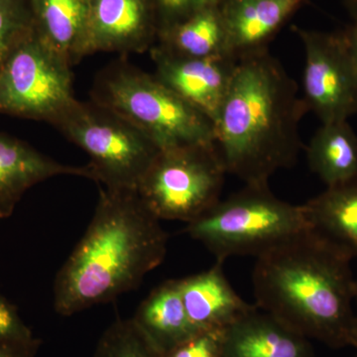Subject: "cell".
Wrapping results in <instances>:
<instances>
[{
    "label": "cell",
    "instance_id": "obj_20",
    "mask_svg": "<svg viewBox=\"0 0 357 357\" xmlns=\"http://www.w3.org/2000/svg\"><path fill=\"white\" fill-rule=\"evenodd\" d=\"M306 154L310 169L326 188L357 175V135L349 121L321 123Z\"/></svg>",
    "mask_w": 357,
    "mask_h": 357
},
{
    "label": "cell",
    "instance_id": "obj_3",
    "mask_svg": "<svg viewBox=\"0 0 357 357\" xmlns=\"http://www.w3.org/2000/svg\"><path fill=\"white\" fill-rule=\"evenodd\" d=\"M351 259L305 230L256 258V306L309 340L357 349Z\"/></svg>",
    "mask_w": 357,
    "mask_h": 357
},
{
    "label": "cell",
    "instance_id": "obj_29",
    "mask_svg": "<svg viewBox=\"0 0 357 357\" xmlns=\"http://www.w3.org/2000/svg\"><path fill=\"white\" fill-rule=\"evenodd\" d=\"M354 304L356 305V307H357V279H356V297H354ZM356 319H357V310L356 311Z\"/></svg>",
    "mask_w": 357,
    "mask_h": 357
},
{
    "label": "cell",
    "instance_id": "obj_1",
    "mask_svg": "<svg viewBox=\"0 0 357 357\" xmlns=\"http://www.w3.org/2000/svg\"><path fill=\"white\" fill-rule=\"evenodd\" d=\"M160 222L137 192L100 189L88 229L56 275V312L73 316L138 287L166 257Z\"/></svg>",
    "mask_w": 357,
    "mask_h": 357
},
{
    "label": "cell",
    "instance_id": "obj_24",
    "mask_svg": "<svg viewBox=\"0 0 357 357\" xmlns=\"http://www.w3.org/2000/svg\"><path fill=\"white\" fill-rule=\"evenodd\" d=\"M156 13L158 34L184 20L199 8L218 0H152Z\"/></svg>",
    "mask_w": 357,
    "mask_h": 357
},
{
    "label": "cell",
    "instance_id": "obj_19",
    "mask_svg": "<svg viewBox=\"0 0 357 357\" xmlns=\"http://www.w3.org/2000/svg\"><path fill=\"white\" fill-rule=\"evenodd\" d=\"M154 46L188 58L227 54V33L220 0L201 7L184 20L160 32Z\"/></svg>",
    "mask_w": 357,
    "mask_h": 357
},
{
    "label": "cell",
    "instance_id": "obj_30",
    "mask_svg": "<svg viewBox=\"0 0 357 357\" xmlns=\"http://www.w3.org/2000/svg\"><path fill=\"white\" fill-rule=\"evenodd\" d=\"M356 357H357V356H356Z\"/></svg>",
    "mask_w": 357,
    "mask_h": 357
},
{
    "label": "cell",
    "instance_id": "obj_16",
    "mask_svg": "<svg viewBox=\"0 0 357 357\" xmlns=\"http://www.w3.org/2000/svg\"><path fill=\"white\" fill-rule=\"evenodd\" d=\"M303 206L314 234L351 260L357 258V175Z\"/></svg>",
    "mask_w": 357,
    "mask_h": 357
},
{
    "label": "cell",
    "instance_id": "obj_14",
    "mask_svg": "<svg viewBox=\"0 0 357 357\" xmlns=\"http://www.w3.org/2000/svg\"><path fill=\"white\" fill-rule=\"evenodd\" d=\"M222 357H314L309 338L256 307L222 332Z\"/></svg>",
    "mask_w": 357,
    "mask_h": 357
},
{
    "label": "cell",
    "instance_id": "obj_8",
    "mask_svg": "<svg viewBox=\"0 0 357 357\" xmlns=\"http://www.w3.org/2000/svg\"><path fill=\"white\" fill-rule=\"evenodd\" d=\"M75 100L72 65L33 30L0 69V112L53 124Z\"/></svg>",
    "mask_w": 357,
    "mask_h": 357
},
{
    "label": "cell",
    "instance_id": "obj_12",
    "mask_svg": "<svg viewBox=\"0 0 357 357\" xmlns=\"http://www.w3.org/2000/svg\"><path fill=\"white\" fill-rule=\"evenodd\" d=\"M65 175L93 181L89 165L59 163L25 141L0 132V218L11 217L25 192L35 185Z\"/></svg>",
    "mask_w": 357,
    "mask_h": 357
},
{
    "label": "cell",
    "instance_id": "obj_11",
    "mask_svg": "<svg viewBox=\"0 0 357 357\" xmlns=\"http://www.w3.org/2000/svg\"><path fill=\"white\" fill-rule=\"evenodd\" d=\"M155 76L215 122L236 72L232 56L188 58L153 46L150 49Z\"/></svg>",
    "mask_w": 357,
    "mask_h": 357
},
{
    "label": "cell",
    "instance_id": "obj_7",
    "mask_svg": "<svg viewBox=\"0 0 357 357\" xmlns=\"http://www.w3.org/2000/svg\"><path fill=\"white\" fill-rule=\"evenodd\" d=\"M227 169L217 144L160 150L137 194L160 220L190 223L220 201Z\"/></svg>",
    "mask_w": 357,
    "mask_h": 357
},
{
    "label": "cell",
    "instance_id": "obj_25",
    "mask_svg": "<svg viewBox=\"0 0 357 357\" xmlns=\"http://www.w3.org/2000/svg\"><path fill=\"white\" fill-rule=\"evenodd\" d=\"M35 337L16 307L0 294V340H25Z\"/></svg>",
    "mask_w": 357,
    "mask_h": 357
},
{
    "label": "cell",
    "instance_id": "obj_13",
    "mask_svg": "<svg viewBox=\"0 0 357 357\" xmlns=\"http://www.w3.org/2000/svg\"><path fill=\"white\" fill-rule=\"evenodd\" d=\"M305 0H220L227 53L238 60L266 50Z\"/></svg>",
    "mask_w": 357,
    "mask_h": 357
},
{
    "label": "cell",
    "instance_id": "obj_5",
    "mask_svg": "<svg viewBox=\"0 0 357 357\" xmlns=\"http://www.w3.org/2000/svg\"><path fill=\"white\" fill-rule=\"evenodd\" d=\"M309 229L303 204L277 198L269 185H245L188 223L185 230L225 262L232 256L257 258Z\"/></svg>",
    "mask_w": 357,
    "mask_h": 357
},
{
    "label": "cell",
    "instance_id": "obj_4",
    "mask_svg": "<svg viewBox=\"0 0 357 357\" xmlns=\"http://www.w3.org/2000/svg\"><path fill=\"white\" fill-rule=\"evenodd\" d=\"M91 98L140 129L161 150L215 144V126L210 117L154 74L126 63L103 70Z\"/></svg>",
    "mask_w": 357,
    "mask_h": 357
},
{
    "label": "cell",
    "instance_id": "obj_27",
    "mask_svg": "<svg viewBox=\"0 0 357 357\" xmlns=\"http://www.w3.org/2000/svg\"><path fill=\"white\" fill-rule=\"evenodd\" d=\"M342 32L357 70V18H352L351 24Z\"/></svg>",
    "mask_w": 357,
    "mask_h": 357
},
{
    "label": "cell",
    "instance_id": "obj_17",
    "mask_svg": "<svg viewBox=\"0 0 357 357\" xmlns=\"http://www.w3.org/2000/svg\"><path fill=\"white\" fill-rule=\"evenodd\" d=\"M131 319L163 356L199 332L185 312L178 279L164 282L155 288Z\"/></svg>",
    "mask_w": 357,
    "mask_h": 357
},
{
    "label": "cell",
    "instance_id": "obj_26",
    "mask_svg": "<svg viewBox=\"0 0 357 357\" xmlns=\"http://www.w3.org/2000/svg\"><path fill=\"white\" fill-rule=\"evenodd\" d=\"M37 337L25 340H0V357H37L41 347Z\"/></svg>",
    "mask_w": 357,
    "mask_h": 357
},
{
    "label": "cell",
    "instance_id": "obj_6",
    "mask_svg": "<svg viewBox=\"0 0 357 357\" xmlns=\"http://www.w3.org/2000/svg\"><path fill=\"white\" fill-rule=\"evenodd\" d=\"M52 126L89 155L93 181L109 190L137 192L161 150L121 115L93 100H75Z\"/></svg>",
    "mask_w": 357,
    "mask_h": 357
},
{
    "label": "cell",
    "instance_id": "obj_28",
    "mask_svg": "<svg viewBox=\"0 0 357 357\" xmlns=\"http://www.w3.org/2000/svg\"><path fill=\"white\" fill-rule=\"evenodd\" d=\"M342 1L351 14V18H357V0H342Z\"/></svg>",
    "mask_w": 357,
    "mask_h": 357
},
{
    "label": "cell",
    "instance_id": "obj_2",
    "mask_svg": "<svg viewBox=\"0 0 357 357\" xmlns=\"http://www.w3.org/2000/svg\"><path fill=\"white\" fill-rule=\"evenodd\" d=\"M307 112L298 84L266 50L238 59L215 126L227 174L245 185H268L292 167L303 147L299 124Z\"/></svg>",
    "mask_w": 357,
    "mask_h": 357
},
{
    "label": "cell",
    "instance_id": "obj_22",
    "mask_svg": "<svg viewBox=\"0 0 357 357\" xmlns=\"http://www.w3.org/2000/svg\"><path fill=\"white\" fill-rule=\"evenodd\" d=\"M33 30L28 0H0V69Z\"/></svg>",
    "mask_w": 357,
    "mask_h": 357
},
{
    "label": "cell",
    "instance_id": "obj_23",
    "mask_svg": "<svg viewBox=\"0 0 357 357\" xmlns=\"http://www.w3.org/2000/svg\"><path fill=\"white\" fill-rule=\"evenodd\" d=\"M223 331H199L164 357H222Z\"/></svg>",
    "mask_w": 357,
    "mask_h": 357
},
{
    "label": "cell",
    "instance_id": "obj_21",
    "mask_svg": "<svg viewBox=\"0 0 357 357\" xmlns=\"http://www.w3.org/2000/svg\"><path fill=\"white\" fill-rule=\"evenodd\" d=\"M93 357H164L148 342L132 319H117L103 332Z\"/></svg>",
    "mask_w": 357,
    "mask_h": 357
},
{
    "label": "cell",
    "instance_id": "obj_18",
    "mask_svg": "<svg viewBox=\"0 0 357 357\" xmlns=\"http://www.w3.org/2000/svg\"><path fill=\"white\" fill-rule=\"evenodd\" d=\"M37 34L70 65L82 60L91 0H28Z\"/></svg>",
    "mask_w": 357,
    "mask_h": 357
},
{
    "label": "cell",
    "instance_id": "obj_9",
    "mask_svg": "<svg viewBox=\"0 0 357 357\" xmlns=\"http://www.w3.org/2000/svg\"><path fill=\"white\" fill-rule=\"evenodd\" d=\"M305 51L303 91L307 112L321 123L357 114V70L342 32L293 27Z\"/></svg>",
    "mask_w": 357,
    "mask_h": 357
},
{
    "label": "cell",
    "instance_id": "obj_15",
    "mask_svg": "<svg viewBox=\"0 0 357 357\" xmlns=\"http://www.w3.org/2000/svg\"><path fill=\"white\" fill-rule=\"evenodd\" d=\"M223 263L217 260L206 271L178 279L185 312L199 331H223L257 307L236 292L225 276Z\"/></svg>",
    "mask_w": 357,
    "mask_h": 357
},
{
    "label": "cell",
    "instance_id": "obj_10",
    "mask_svg": "<svg viewBox=\"0 0 357 357\" xmlns=\"http://www.w3.org/2000/svg\"><path fill=\"white\" fill-rule=\"evenodd\" d=\"M157 36L152 0H91L82 59L98 52L143 53Z\"/></svg>",
    "mask_w": 357,
    "mask_h": 357
}]
</instances>
